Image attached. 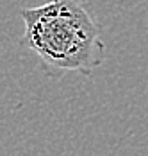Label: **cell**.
Returning a JSON list of instances; mask_svg holds the SVG:
<instances>
[{"label":"cell","mask_w":148,"mask_h":156,"mask_svg":"<svg viewBox=\"0 0 148 156\" xmlns=\"http://www.w3.org/2000/svg\"><path fill=\"white\" fill-rule=\"evenodd\" d=\"M23 45L30 48L48 76L91 74L102 66L105 45L100 25L80 0H48L22 9Z\"/></svg>","instance_id":"cell-1"}]
</instances>
